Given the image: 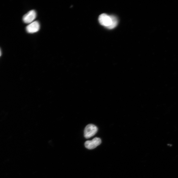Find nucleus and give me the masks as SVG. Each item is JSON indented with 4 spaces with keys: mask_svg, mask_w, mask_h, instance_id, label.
<instances>
[{
    "mask_svg": "<svg viewBox=\"0 0 178 178\" xmlns=\"http://www.w3.org/2000/svg\"><path fill=\"white\" fill-rule=\"evenodd\" d=\"M100 24L108 29H113L118 25V19L114 16L108 15L106 14L101 15L99 18Z\"/></svg>",
    "mask_w": 178,
    "mask_h": 178,
    "instance_id": "obj_1",
    "label": "nucleus"
},
{
    "mask_svg": "<svg viewBox=\"0 0 178 178\" xmlns=\"http://www.w3.org/2000/svg\"><path fill=\"white\" fill-rule=\"evenodd\" d=\"M98 128L97 126L93 124H89L86 126L84 130V137L86 139L94 136L97 133Z\"/></svg>",
    "mask_w": 178,
    "mask_h": 178,
    "instance_id": "obj_2",
    "label": "nucleus"
},
{
    "mask_svg": "<svg viewBox=\"0 0 178 178\" xmlns=\"http://www.w3.org/2000/svg\"><path fill=\"white\" fill-rule=\"evenodd\" d=\"M101 140L100 138L95 137L91 141H86L84 145L86 148L89 150H93L101 144Z\"/></svg>",
    "mask_w": 178,
    "mask_h": 178,
    "instance_id": "obj_3",
    "label": "nucleus"
},
{
    "mask_svg": "<svg viewBox=\"0 0 178 178\" xmlns=\"http://www.w3.org/2000/svg\"><path fill=\"white\" fill-rule=\"evenodd\" d=\"M36 13L35 10H32L25 14L23 17V20L25 23L31 24L35 19Z\"/></svg>",
    "mask_w": 178,
    "mask_h": 178,
    "instance_id": "obj_4",
    "label": "nucleus"
},
{
    "mask_svg": "<svg viewBox=\"0 0 178 178\" xmlns=\"http://www.w3.org/2000/svg\"><path fill=\"white\" fill-rule=\"evenodd\" d=\"M39 22L36 21L33 22L26 27V31L28 33H33L37 32L40 30Z\"/></svg>",
    "mask_w": 178,
    "mask_h": 178,
    "instance_id": "obj_5",
    "label": "nucleus"
},
{
    "mask_svg": "<svg viewBox=\"0 0 178 178\" xmlns=\"http://www.w3.org/2000/svg\"><path fill=\"white\" fill-rule=\"evenodd\" d=\"M2 55V52L1 49H0V56H1Z\"/></svg>",
    "mask_w": 178,
    "mask_h": 178,
    "instance_id": "obj_6",
    "label": "nucleus"
}]
</instances>
